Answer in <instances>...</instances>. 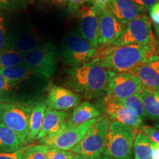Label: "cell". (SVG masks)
<instances>
[{"label":"cell","mask_w":159,"mask_h":159,"mask_svg":"<svg viewBox=\"0 0 159 159\" xmlns=\"http://www.w3.org/2000/svg\"><path fill=\"white\" fill-rule=\"evenodd\" d=\"M116 73L91 60L88 63L71 67L67 71L66 85L86 99L99 98L106 94L107 87Z\"/></svg>","instance_id":"obj_1"},{"label":"cell","mask_w":159,"mask_h":159,"mask_svg":"<svg viewBox=\"0 0 159 159\" xmlns=\"http://www.w3.org/2000/svg\"><path fill=\"white\" fill-rule=\"evenodd\" d=\"M153 42L147 45L126 44L110 47L102 54H95L92 61L104 68L118 73L130 71L154 52Z\"/></svg>","instance_id":"obj_2"},{"label":"cell","mask_w":159,"mask_h":159,"mask_svg":"<svg viewBox=\"0 0 159 159\" xmlns=\"http://www.w3.org/2000/svg\"><path fill=\"white\" fill-rule=\"evenodd\" d=\"M33 105L0 98V123L14 131L25 145L28 136L30 117Z\"/></svg>","instance_id":"obj_3"},{"label":"cell","mask_w":159,"mask_h":159,"mask_svg":"<svg viewBox=\"0 0 159 159\" xmlns=\"http://www.w3.org/2000/svg\"><path fill=\"white\" fill-rule=\"evenodd\" d=\"M136 136L135 129L116 121H111L103 154L114 159H130Z\"/></svg>","instance_id":"obj_4"},{"label":"cell","mask_w":159,"mask_h":159,"mask_svg":"<svg viewBox=\"0 0 159 159\" xmlns=\"http://www.w3.org/2000/svg\"><path fill=\"white\" fill-rule=\"evenodd\" d=\"M57 55L54 43L44 42L22 55V63L30 71L49 79L56 71Z\"/></svg>","instance_id":"obj_5"},{"label":"cell","mask_w":159,"mask_h":159,"mask_svg":"<svg viewBox=\"0 0 159 159\" xmlns=\"http://www.w3.org/2000/svg\"><path fill=\"white\" fill-rule=\"evenodd\" d=\"M110 122L109 117L103 116L87 131L80 142L71 149V152L87 159H96L102 155L105 152L107 132Z\"/></svg>","instance_id":"obj_6"},{"label":"cell","mask_w":159,"mask_h":159,"mask_svg":"<svg viewBox=\"0 0 159 159\" xmlns=\"http://www.w3.org/2000/svg\"><path fill=\"white\" fill-rule=\"evenodd\" d=\"M96 52L97 49L80 33L72 32L63 39L60 55L66 64L75 67L89 62Z\"/></svg>","instance_id":"obj_7"},{"label":"cell","mask_w":159,"mask_h":159,"mask_svg":"<svg viewBox=\"0 0 159 159\" xmlns=\"http://www.w3.org/2000/svg\"><path fill=\"white\" fill-rule=\"evenodd\" d=\"M152 42L151 23L148 16L143 14L125 25L124 30L120 36L111 46L116 47L126 44L147 45Z\"/></svg>","instance_id":"obj_8"},{"label":"cell","mask_w":159,"mask_h":159,"mask_svg":"<svg viewBox=\"0 0 159 159\" xmlns=\"http://www.w3.org/2000/svg\"><path fill=\"white\" fill-rule=\"evenodd\" d=\"M103 116L91 119L77 127H66L64 130L53 137L44 138L39 141L41 144L51 149H58L62 150H71L80 142L85 134L93 125L102 119Z\"/></svg>","instance_id":"obj_9"},{"label":"cell","mask_w":159,"mask_h":159,"mask_svg":"<svg viewBox=\"0 0 159 159\" xmlns=\"http://www.w3.org/2000/svg\"><path fill=\"white\" fill-rule=\"evenodd\" d=\"M143 89L140 80L131 71L118 73L109 82L105 99L120 102L132 95L140 94Z\"/></svg>","instance_id":"obj_10"},{"label":"cell","mask_w":159,"mask_h":159,"mask_svg":"<svg viewBox=\"0 0 159 159\" xmlns=\"http://www.w3.org/2000/svg\"><path fill=\"white\" fill-rule=\"evenodd\" d=\"M42 37L35 27L30 25L18 26L7 33L5 49H11L24 55L42 44Z\"/></svg>","instance_id":"obj_11"},{"label":"cell","mask_w":159,"mask_h":159,"mask_svg":"<svg viewBox=\"0 0 159 159\" xmlns=\"http://www.w3.org/2000/svg\"><path fill=\"white\" fill-rule=\"evenodd\" d=\"M80 35L97 49L99 46V19L97 9L91 0H85L77 11Z\"/></svg>","instance_id":"obj_12"},{"label":"cell","mask_w":159,"mask_h":159,"mask_svg":"<svg viewBox=\"0 0 159 159\" xmlns=\"http://www.w3.org/2000/svg\"><path fill=\"white\" fill-rule=\"evenodd\" d=\"M97 13L99 19V46L111 47L120 36L124 30L125 25L119 21L107 8L97 11Z\"/></svg>","instance_id":"obj_13"},{"label":"cell","mask_w":159,"mask_h":159,"mask_svg":"<svg viewBox=\"0 0 159 159\" xmlns=\"http://www.w3.org/2000/svg\"><path fill=\"white\" fill-rule=\"evenodd\" d=\"M80 97L70 89L50 85L48 88L47 98V108L55 111H67L75 108L79 104Z\"/></svg>","instance_id":"obj_14"},{"label":"cell","mask_w":159,"mask_h":159,"mask_svg":"<svg viewBox=\"0 0 159 159\" xmlns=\"http://www.w3.org/2000/svg\"><path fill=\"white\" fill-rule=\"evenodd\" d=\"M130 71L138 77L144 89H159V55H152Z\"/></svg>","instance_id":"obj_15"},{"label":"cell","mask_w":159,"mask_h":159,"mask_svg":"<svg viewBox=\"0 0 159 159\" xmlns=\"http://www.w3.org/2000/svg\"><path fill=\"white\" fill-rule=\"evenodd\" d=\"M102 109L111 119L137 130L142 124V120L133 114L122 103L115 101L103 99Z\"/></svg>","instance_id":"obj_16"},{"label":"cell","mask_w":159,"mask_h":159,"mask_svg":"<svg viewBox=\"0 0 159 159\" xmlns=\"http://www.w3.org/2000/svg\"><path fill=\"white\" fill-rule=\"evenodd\" d=\"M67 117L68 113L66 111H55L47 108L42 127L35 140L40 141L59 134L66 126Z\"/></svg>","instance_id":"obj_17"},{"label":"cell","mask_w":159,"mask_h":159,"mask_svg":"<svg viewBox=\"0 0 159 159\" xmlns=\"http://www.w3.org/2000/svg\"><path fill=\"white\" fill-rule=\"evenodd\" d=\"M107 9L124 25L143 15L144 10L133 0H111Z\"/></svg>","instance_id":"obj_18"},{"label":"cell","mask_w":159,"mask_h":159,"mask_svg":"<svg viewBox=\"0 0 159 159\" xmlns=\"http://www.w3.org/2000/svg\"><path fill=\"white\" fill-rule=\"evenodd\" d=\"M101 113L94 105L88 101L80 102L75 107L72 114L66 121V126L77 127L100 116Z\"/></svg>","instance_id":"obj_19"},{"label":"cell","mask_w":159,"mask_h":159,"mask_svg":"<svg viewBox=\"0 0 159 159\" xmlns=\"http://www.w3.org/2000/svg\"><path fill=\"white\" fill-rule=\"evenodd\" d=\"M47 108V105L46 101H39L33 105L30 117L28 136L26 140L25 145L30 144L35 140V138L42 127Z\"/></svg>","instance_id":"obj_20"},{"label":"cell","mask_w":159,"mask_h":159,"mask_svg":"<svg viewBox=\"0 0 159 159\" xmlns=\"http://www.w3.org/2000/svg\"><path fill=\"white\" fill-rule=\"evenodd\" d=\"M139 94L147 118L159 121V89H143Z\"/></svg>","instance_id":"obj_21"},{"label":"cell","mask_w":159,"mask_h":159,"mask_svg":"<svg viewBox=\"0 0 159 159\" xmlns=\"http://www.w3.org/2000/svg\"><path fill=\"white\" fill-rule=\"evenodd\" d=\"M22 147V143L14 131L0 123V152H13Z\"/></svg>","instance_id":"obj_22"},{"label":"cell","mask_w":159,"mask_h":159,"mask_svg":"<svg viewBox=\"0 0 159 159\" xmlns=\"http://www.w3.org/2000/svg\"><path fill=\"white\" fill-rule=\"evenodd\" d=\"M154 142L146 135L139 132L136 134L134 144V159H153Z\"/></svg>","instance_id":"obj_23"},{"label":"cell","mask_w":159,"mask_h":159,"mask_svg":"<svg viewBox=\"0 0 159 159\" xmlns=\"http://www.w3.org/2000/svg\"><path fill=\"white\" fill-rule=\"evenodd\" d=\"M22 63V55L11 49L0 51V71Z\"/></svg>","instance_id":"obj_24"},{"label":"cell","mask_w":159,"mask_h":159,"mask_svg":"<svg viewBox=\"0 0 159 159\" xmlns=\"http://www.w3.org/2000/svg\"><path fill=\"white\" fill-rule=\"evenodd\" d=\"M120 103H122L125 107H126L129 111H130L133 114H134L142 120L147 118L139 94L132 95L120 102Z\"/></svg>","instance_id":"obj_25"},{"label":"cell","mask_w":159,"mask_h":159,"mask_svg":"<svg viewBox=\"0 0 159 159\" xmlns=\"http://www.w3.org/2000/svg\"><path fill=\"white\" fill-rule=\"evenodd\" d=\"M49 148L43 144H34L27 146L24 159H48L47 152Z\"/></svg>","instance_id":"obj_26"},{"label":"cell","mask_w":159,"mask_h":159,"mask_svg":"<svg viewBox=\"0 0 159 159\" xmlns=\"http://www.w3.org/2000/svg\"><path fill=\"white\" fill-rule=\"evenodd\" d=\"M33 0H0V9L8 11H23Z\"/></svg>","instance_id":"obj_27"},{"label":"cell","mask_w":159,"mask_h":159,"mask_svg":"<svg viewBox=\"0 0 159 159\" xmlns=\"http://www.w3.org/2000/svg\"><path fill=\"white\" fill-rule=\"evenodd\" d=\"M75 156L72 152L68 150H62L58 149L49 148L47 152L48 159H73Z\"/></svg>","instance_id":"obj_28"},{"label":"cell","mask_w":159,"mask_h":159,"mask_svg":"<svg viewBox=\"0 0 159 159\" xmlns=\"http://www.w3.org/2000/svg\"><path fill=\"white\" fill-rule=\"evenodd\" d=\"M139 129L141 133L146 135L151 141L157 144H159V130H157L155 127L142 124Z\"/></svg>","instance_id":"obj_29"},{"label":"cell","mask_w":159,"mask_h":159,"mask_svg":"<svg viewBox=\"0 0 159 159\" xmlns=\"http://www.w3.org/2000/svg\"><path fill=\"white\" fill-rule=\"evenodd\" d=\"M27 146H23L19 150L11 152H0V159H24Z\"/></svg>","instance_id":"obj_30"},{"label":"cell","mask_w":159,"mask_h":159,"mask_svg":"<svg viewBox=\"0 0 159 159\" xmlns=\"http://www.w3.org/2000/svg\"><path fill=\"white\" fill-rule=\"evenodd\" d=\"M6 41H7V31H6L5 20L2 13L0 11V51L5 49Z\"/></svg>","instance_id":"obj_31"},{"label":"cell","mask_w":159,"mask_h":159,"mask_svg":"<svg viewBox=\"0 0 159 159\" xmlns=\"http://www.w3.org/2000/svg\"><path fill=\"white\" fill-rule=\"evenodd\" d=\"M84 1L85 0H69L67 4V12L69 14H72L77 12Z\"/></svg>","instance_id":"obj_32"},{"label":"cell","mask_w":159,"mask_h":159,"mask_svg":"<svg viewBox=\"0 0 159 159\" xmlns=\"http://www.w3.org/2000/svg\"><path fill=\"white\" fill-rule=\"evenodd\" d=\"M149 13L154 25H159V2L149 10Z\"/></svg>","instance_id":"obj_33"},{"label":"cell","mask_w":159,"mask_h":159,"mask_svg":"<svg viewBox=\"0 0 159 159\" xmlns=\"http://www.w3.org/2000/svg\"><path fill=\"white\" fill-rule=\"evenodd\" d=\"M136 5L142 7L143 10H150L159 0H133Z\"/></svg>","instance_id":"obj_34"},{"label":"cell","mask_w":159,"mask_h":159,"mask_svg":"<svg viewBox=\"0 0 159 159\" xmlns=\"http://www.w3.org/2000/svg\"><path fill=\"white\" fill-rule=\"evenodd\" d=\"M111 0H92L93 5L97 11L106 9Z\"/></svg>","instance_id":"obj_35"},{"label":"cell","mask_w":159,"mask_h":159,"mask_svg":"<svg viewBox=\"0 0 159 159\" xmlns=\"http://www.w3.org/2000/svg\"><path fill=\"white\" fill-rule=\"evenodd\" d=\"M7 87V80L3 75L0 73V95L2 94Z\"/></svg>","instance_id":"obj_36"},{"label":"cell","mask_w":159,"mask_h":159,"mask_svg":"<svg viewBox=\"0 0 159 159\" xmlns=\"http://www.w3.org/2000/svg\"><path fill=\"white\" fill-rule=\"evenodd\" d=\"M58 7H65L68 4L69 0H47Z\"/></svg>","instance_id":"obj_37"},{"label":"cell","mask_w":159,"mask_h":159,"mask_svg":"<svg viewBox=\"0 0 159 159\" xmlns=\"http://www.w3.org/2000/svg\"><path fill=\"white\" fill-rule=\"evenodd\" d=\"M153 159H159V144L156 143L153 145Z\"/></svg>","instance_id":"obj_38"},{"label":"cell","mask_w":159,"mask_h":159,"mask_svg":"<svg viewBox=\"0 0 159 159\" xmlns=\"http://www.w3.org/2000/svg\"><path fill=\"white\" fill-rule=\"evenodd\" d=\"M155 33H156L157 39L159 41V25H155Z\"/></svg>","instance_id":"obj_39"},{"label":"cell","mask_w":159,"mask_h":159,"mask_svg":"<svg viewBox=\"0 0 159 159\" xmlns=\"http://www.w3.org/2000/svg\"><path fill=\"white\" fill-rule=\"evenodd\" d=\"M96 159H114V158H112L111 157L107 156V155L105 154H102L99 157H98V158H97Z\"/></svg>","instance_id":"obj_40"},{"label":"cell","mask_w":159,"mask_h":159,"mask_svg":"<svg viewBox=\"0 0 159 159\" xmlns=\"http://www.w3.org/2000/svg\"><path fill=\"white\" fill-rule=\"evenodd\" d=\"M73 159H87L84 158V157H83L82 156H80V155H77V154H75V156L74 157V158Z\"/></svg>","instance_id":"obj_41"},{"label":"cell","mask_w":159,"mask_h":159,"mask_svg":"<svg viewBox=\"0 0 159 159\" xmlns=\"http://www.w3.org/2000/svg\"><path fill=\"white\" fill-rule=\"evenodd\" d=\"M155 128H156L157 130H159V123H158V124L155 125Z\"/></svg>","instance_id":"obj_42"}]
</instances>
